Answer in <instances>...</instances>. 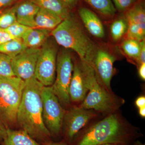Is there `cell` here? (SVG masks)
I'll return each mask as SVG.
<instances>
[{
    "label": "cell",
    "instance_id": "1",
    "mask_svg": "<svg viewBox=\"0 0 145 145\" xmlns=\"http://www.w3.org/2000/svg\"><path fill=\"white\" fill-rule=\"evenodd\" d=\"M44 86L34 76L25 81L17 123L21 129L34 140L45 142L51 135L43 120L42 92Z\"/></svg>",
    "mask_w": 145,
    "mask_h": 145
},
{
    "label": "cell",
    "instance_id": "2",
    "mask_svg": "<svg viewBox=\"0 0 145 145\" xmlns=\"http://www.w3.org/2000/svg\"><path fill=\"white\" fill-rule=\"evenodd\" d=\"M51 34L58 44L76 52L81 62L92 63L96 52L95 46L71 16L63 20Z\"/></svg>",
    "mask_w": 145,
    "mask_h": 145
},
{
    "label": "cell",
    "instance_id": "3",
    "mask_svg": "<svg viewBox=\"0 0 145 145\" xmlns=\"http://www.w3.org/2000/svg\"><path fill=\"white\" fill-rule=\"evenodd\" d=\"M88 93L81 107L103 113H112L124 103L107 90L96 76L92 63L82 62L80 65Z\"/></svg>",
    "mask_w": 145,
    "mask_h": 145
},
{
    "label": "cell",
    "instance_id": "4",
    "mask_svg": "<svg viewBox=\"0 0 145 145\" xmlns=\"http://www.w3.org/2000/svg\"><path fill=\"white\" fill-rule=\"evenodd\" d=\"M131 133L114 113L90 127L77 145H126Z\"/></svg>",
    "mask_w": 145,
    "mask_h": 145
},
{
    "label": "cell",
    "instance_id": "5",
    "mask_svg": "<svg viewBox=\"0 0 145 145\" xmlns=\"http://www.w3.org/2000/svg\"><path fill=\"white\" fill-rule=\"evenodd\" d=\"M25 81L16 76H0V118L7 128L17 123Z\"/></svg>",
    "mask_w": 145,
    "mask_h": 145
},
{
    "label": "cell",
    "instance_id": "6",
    "mask_svg": "<svg viewBox=\"0 0 145 145\" xmlns=\"http://www.w3.org/2000/svg\"><path fill=\"white\" fill-rule=\"evenodd\" d=\"M72 57L66 49L57 54L56 77L51 87L60 103L67 106L70 103L69 88L73 72Z\"/></svg>",
    "mask_w": 145,
    "mask_h": 145
},
{
    "label": "cell",
    "instance_id": "7",
    "mask_svg": "<svg viewBox=\"0 0 145 145\" xmlns=\"http://www.w3.org/2000/svg\"><path fill=\"white\" fill-rule=\"evenodd\" d=\"M42 118L50 135L59 134L65 111L54 94L51 86H44L42 92Z\"/></svg>",
    "mask_w": 145,
    "mask_h": 145
},
{
    "label": "cell",
    "instance_id": "8",
    "mask_svg": "<svg viewBox=\"0 0 145 145\" xmlns=\"http://www.w3.org/2000/svg\"><path fill=\"white\" fill-rule=\"evenodd\" d=\"M57 47L48 40L40 48L34 77L44 86H51L56 77Z\"/></svg>",
    "mask_w": 145,
    "mask_h": 145
},
{
    "label": "cell",
    "instance_id": "9",
    "mask_svg": "<svg viewBox=\"0 0 145 145\" xmlns=\"http://www.w3.org/2000/svg\"><path fill=\"white\" fill-rule=\"evenodd\" d=\"M40 48H27L12 58L11 65L15 76L24 81L34 76Z\"/></svg>",
    "mask_w": 145,
    "mask_h": 145
},
{
    "label": "cell",
    "instance_id": "10",
    "mask_svg": "<svg viewBox=\"0 0 145 145\" xmlns=\"http://www.w3.org/2000/svg\"><path fill=\"white\" fill-rule=\"evenodd\" d=\"M96 116L92 110L82 107H74L65 112L63 123L66 135L72 140L89 121Z\"/></svg>",
    "mask_w": 145,
    "mask_h": 145
},
{
    "label": "cell",
    "instance_id": "11",
    "mask_svg": "<svg viewBox=\"0 0 145 145\" xmlns=\"http://www.w3.org/2000/svg\"><path fill=\"white\" fill-rule=\"evenodd\" d=\"M115 58L112 54L103 49L96 50L92 65L96 76L101 80L102 84L112 93L110 82L114 72L113 65Z\"/></svg>",
    "mask_w": 145,
    "mask_h": 145
},
{
    "label": "cell",
    "instance_id": "12",
    "mask_svg": "<svg viewBox=\"0 0 145 145\" xmlns=\"http://www.w3.org/2000/svg\"><path fill=\"white\" fill-rule=\"evenodd\" d=\"M88 92L81 66L75 65L69 88L70 101L75 103L83 102Z\"/></svg>",
    "mask_w": 145,
    "mask_h": 145
},
{
    "label": "cell",
    "instance_id": "13",
    "mask_svg": "<svg viewBox=\"0 0 145 145\" xmlns=\"http://www.w3.org/2000/svg\"><path fill=\"white\" fill-rule=\"evenodd\" d=\"M17 21L25 26L36 28L35 18L40 7L30 0H24L14 5Z\"/></svg>",
    "mask_w": 145,
    "mask_h": 145
},
{
    "label": "cell",
    "instance_id": "14",
    "mask_svg": "<svg viewBox=\"0 0 145 145\" xmlns=\"http://www.w3.org/2000/svg\"><path fill=\"white\" fill-rule=\"evenodd\" d=\"M79 14L83 24L91 34L98 38L105 37L103 25L95 13L88 8L82 7L79 9Z\"/></svg>",
    "mask_w": 145,
    "mask_h": 145
},
{
    "label": "cell",
    "instance_id": "15",
    "mask_svg": "<svg viewBox=\"0 0 145 145\" xmlns=\"http://www.w3.org/2000/svg\"><path fill=\"white\" fill-rule=\"evenodd\" d=\"M51 31L38 28H31L22 38L27 48H40L48 40Z\"/></svg>",
    "mask_w": 145,
    "mask_h": 145
},
{
    "label": "cell",
    "instance_id": "16",
    "mask_svg": "<svg viewBox=\"0 0 145 145\" xmlns=\"http://www.w3.org/2000/svg\"><path fill=\"white\" fill-rule=\"evenodd\" d=\"M0 145H40L23 130L7 128L6 134Z\"/></svg>",
    "mask_w": 145,
    "mask_h": 145
},
{
    "label": "cell",
    "instance_id": "17",
    "mask_svg": "<svg viewBox=\"0 0 145 145\" xmlns=\"http://www.w3.org/2000/svg\"><path fill=\"white\" fill-rule=\"evenodd\" d=\"M63 20L57 14L42 8H40L35 18L36 28L52 30Z\"/></svg>",
    "mask_w": 145,
    "mask_h": 145
},
{
    "label": "cell",
    "instance_id": "18",
    "mask_svg": "<svg viewBox=\"0 0 145 145\" xmlns=\"http://www.w3.org/2000/svg\"><path fill=\"white\" fill-rule=\"evenodd\" d=\"M39 7L51 11L64 20L71 16L70 10L62 0H30Z\"/></svg>",
    "mask_w": 145,
    "mask_h": 145
},
{
    "label": "cell",
    "instance_id": "19",
    "mask_svg": "<svg viewBox=\"0 0 145 145\" xmlns=\"http://www.w3.org/2000/svg\"><path fill=\"white\" fill-rule=\"evenodd\" d=\"M27 48L22 39H13L0 45V52L11 58L23 52Z\"/></svg>",
    "mask_w": 145,
    "mask_h": 145
},
{
    "label": "cell",
    "instance_id": "20",
    "mask_svg": "<svg viewBox=\"0 0 145 145\" xmlns=\"http://www.w3.org/2000/svg\"><path fill=\"white\" fill-rule=\"evenodd\" d=\"M99 13L107 17L114 16L116 9L111 0H85Z\"/></svg>",
    "mask_w": 145,
    "mask_h": 145
},
{
    "label": "cell",
    "instance_id": "21",
    "mask_svg": "<svg viewBox=\"0 0 145 145\" xmlns=\"http://www.w3.org/2000/svg\"><path fill=\"white\" fill-rule=\"evenodd\" d=\"M127 22L136 24L145 28V10L140 4L133 6L127 12L126 15Z\"/></svg>",
    "mask_w": 145,
    "mask_h": 145
},
{
    "label": "cell",
    "instance_id": "22",
    "mask_svg": "<svg viewBox=\"0 0 145 145\" xmlns=\"http://www.w3.org/2000/svg\"><path fill=\"white\" fill-rule=\"evenodd\" d=\"M121 47L124 52L128 57L137 60L141 50L140 42L127 39L123 42Z\"/></svg>",
    "mask_w": 145,
    "mask_h": 145
},
{
    "label": "cell",
    "instance_id": "23",
    "mask_svg": "<svg viewBox=\"0 0 145 145\" xmlns=\"http://www.w3.org/2000/svg\"><path fill=\"white\" fill-rule=\"evenodd\" d=\"M17 22L15 7L0 11V29H5Z\"/></svg>",
    "mask_w": 145,
    "mask_h": 145
},
{
    "label": "cell",
    "instance_id": "24",
    "mask_svg": "<svg viewBox=\"0 0 145 145\" xmlns=\"http://www.w3.org/2000/svg\"><path fill=\"white\" fill-rule=\"evenodd\" d=\"M127 27L126 22L123 19L114 21L110 27V33L113 40L117 41L121 39L127 31Z\"/></svg>",
    "mask_w": 145,
    "mask_h": 145
},
{
    "label": "cell",
    "instance_id": "25",
    "mask_svg": "<svg viewBox=\"0 0 145 145\" xmlns=\"http://www.w3.org/2000/svg\"><path fill=\"white\" fill-rule=\"evenodd\" d=\"M11 57L0 52V76H15L11 65Z\"/></svg>",
    "mask_w": 145,
    "mask_h": 145
},
{
    "label": "cell",
    "instance_id": "26",
    "mask_svg": "<svg viewBox=\"0 0 145 145\" xmlns=\"http://www.w3.org/2000/svg\"><path fill=\"white\" fill-rule=\"evenodd\" d=\"M127 37L140 42L145 39V28L131 22H127Z\"/></svg>",
    "mask_w": 145,
    "mask_h": 145
},
{
    "label": "cell",
    "instance_id": "27",
    "mask_svg": "<svg viewBox=\"0 0 145 145\" xmlns=\"http://www.w3.org/2000/svg\"><path fill=\"white\" fill-rule=\"evenodd\" d=\"M31 27L25 26L16 22L4 30H5L13 39H22L27 31Z\"/></svg>",
    "mask_w": 145,
    "mask_h": 145
},
{
    "label": "cell",
    "instance_id": "28",
    "mask_svg": "<svg viewBox=\"0 0 145 145\" xmlns=\"http://www.w3.org/2000/svg\"><path fill=\"white\" fill-rule=\"evenodd\" d=\"M115 7L120 11L127 10L133 5L137 0H111Z\"/></svg>",
    "mask_w": 145,
    "mask_h": 145
},
{
    "label": "cell",
    "instance_id": "29",
    "mask_svg": "<svg viewBox=\"0 0 145 145\" xmlns=\"http://www.w3.org/2000/svg\"><path fill=\"white\" fill-rule=\"evenodd\" d=\"M141 50L137 61L141 64L145 63V39L140 41Z\"/></svg>",
    "mask_w": 145,
    "mask_h": 145
},
{
    "label": "cell",
    "instance_id": "30",
    "mask_svg": "<svg viewBox=\"0 0 145 145\" xmlns=\"http://www.w3.org/2000/svg\"><path fill=\"white\" fill-rule=\"evenodd\" d=\"M13 39L4 29H0V45Z\"/></svg>",
    "mask_w": 145,
    "mask_h": 145
},
{
    "label": "cell",
    "instance_id": "31",
    "mask_svg": "<svg viewBox=\"0 0 145 145\" xmlns=\"http://www.w3.org/2000/svg\"><path fill=\"white\" fill-rule=\"evenodd\" d=\"M7 129V128L0 118V144L5 137Z\"/></svg>",
    "mask_w": 145,
    "mask_h": 145
},
{
    "label": "cell",
    "instance_id": "32",
    "mask_svg": "<svg viewBox=\"0 0 145 145\" xmlns=\"http://www.w3.org/2000/svg\"><path fill=\"white\" fill-rule=\"evenodd\" d=\"M66 6L69 10L76 5L79 0H62Z\"/></svg>",
    "mask_w": 145,
    "mask_h": 145
},
{
    "label": "cell",
    "instance_id": "33",
    "mask_svg": "<svg viewBox=\"0 0 145 145\" xmlns=\"http://www.w3.org/2000/svg\"><path fill=\"white\" fill-rule=\"evenodd\" d=\"M135 105L138 108L142 107L145 106V96H140L137 98L135 101Z\"/></svg>",
    "mask_w": 145,
    "mask_h": 145
},
{
    "label": "cell",
    "instance_id": "34",
    "mask_svg": "<svg viewBox=\"0 0 145 145\" xmlns=\"http://www.w3.org/2000/svg\"><path fill=\"white\" fill-rule=\"evenodd\" d=\"M16 0H0V10L10 5Z\"/></svg>",
    "mask_w": 145,
    "mask_h": 145
},
{
    "label": "cell",
    "instance_id": "35",
    "mask_svg": "<svg viewBox=\"0 0 145 145\" xmlns=\"http://www.w3.org/2000/svg\"><path fill=\"white\" fill-rule=\"evenodd\" d=\"M139 74L140 78L145 80V63L141 64L139 69Z\"/></svg>",
    "mask_w": 145,
    "mask_h": 145
},
{
    "label": "cell",
    "instance_id": "36",
    "mask_svg": "<svg viewBox=\"0 0 145 145\" xmlns=\"http://www.w3.org/2000/svg\"><path fill=\"white\" fill-rule=\"evenodd\" d=\"M43 145H67L66 143L64 142H53L47 141L43 143Z\"/></svg>",
    "mask_w": 145,
    "mask_h": 145
},
{
    "label": "cell",
    "instance_id": "37",
    "mask_svg": "<svg viewBox=\"0 0 145 145\" xmlns=\"http://www.w3.org/2000/svg\"><path fill=\"white\" fill-rule=\"evenodd\" d=\"M139 114L140 116L143 117H145V106L139 108Z\"/></svg>",
    "mask_w": 145,
    "mask_h": 145
},
{
    "label": "cell",
    "instance_id": "38",
    "mask_svg": "<svg viewBox=\"0 0 145 145\" xmlns=\"http://www.w3.org/2000/svg\"><path fill=\"white\" fill-rule=\"evenodd\" d=\"M134 145H144L143 144H142L141 142H135V144Z\"/></svg>",
    "mask_w": 145,
    "mask_h": 145
},
{
    "label": "cell",
    "instance_id": "39",
    "mask_svg": "<svg viewBox=\"0 0 145 145\" xmlns=\"http://www.w3.org/2000/svg\"><path fill=\"white\" fill-rule=\"evenodd\" d=\"M103 145H114V144H104Z\"/></svg>",
    "mask_w": 145,
    "mask_h": 145
},
{
    "label": "cell",
    "instance_id": "40",
    "mask_svg": "<svg viewBox=\"0 0 145 145\" xmlns=\"http://www.w3.org/2000/svg\"></svg>",
    "mask_w": 145,
    "mask_h": 145
}]
</instances>
